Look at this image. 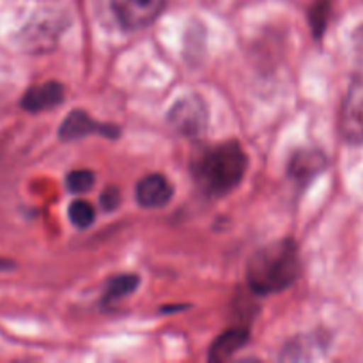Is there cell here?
Returning a JSON list of instances; mask_svg holds the SVG:
<instances>
[{"instance_id":"3957f363","label":"cell","mask_w":363,"mask_h":363,"mask_svg":"<svg viewBox=\"0 0 363 363\" xmlns=\"http://www.w3.org/2000/svg\"><path fill=\"white\" fill-rule=\"evenodd\" d=\"M167 121L183 137L197 138L208 128V106L201 96H186L174 103Z\"/></svg>"},{"instance_id":"5bb4252c","label":"cell","mask_w":363,"mask_h":363,"mask_svg":"<svg viewBox=\"0 0 363 363\" xmlns=\"http://www.w3.org/2000/svg\"><path fill=\"white\" fill-rule=\"evenodd\" d=\"M67 216H69L71 223L78 229H87L94 223L96 220V209L92 208L91 202L87 201H74L69 204L67 209Z\"/></svg>"},{"instance_id":"7c38bea8","label":"cell","mask_w":363,"mask_h":363,"mask_svg":"<svg viewBox=\"0 0 363 363\" xmlns=\"http://www.w3.org/2000/svg\"><path fill=\"white\" fill-rule=\"evenodd\" d=\"M140 279L137 275H117L108 280L105 287V294H103L101 305L103 307H110L116 301L123 300V298L130 296L137 291Z\"/></svg>"},{"instance_id":"8992f818","label":"cell","mask_w":363,"mask_h":363,"mask_svg":"<svg viewBox=\"0 0 363 363\" xmlns=\"http://www.w3.org/2000/svg\"><path fill=\"white\" fill-rule=\"evenodd\" d=\"M91 133H99L106 138H117L121 133V128L113 126V124L98 123V121L92 119L84 110H73V112H69V116L62 121V124L59 128V137L64 142L84 138Z\"/></svg>"},{"instance_id":"5b68a950","label":"cell","mask_w":363,"mask_h":363,"mask_svg":"<svg viewBox=\"0 0 363 363\" xmlns=\"http://www.w3.org/2000/svg\"><path fill=\"white\" fill-rule=\"evenodd\" d=\"M117 21L128 30H142L158 20L167 0H110Z\"/></svg>"},{"instance_id":"e0dca14e","label":"cell","mask_w":363,"mask_h":363,"mask_svg":"<svg viewBox=\"0 0 363 363\" xmlns=\"http://www.w3.org/2000/svg\"><path fill=\"white\" fill-rule=\"evenodd\" d=\"M357 50H358V55L363 59V27L358 30V34H357Z\"/></svg>"},{"instance_id":"9a60e30c","label":"cell","mask_w":363,"mask_h":363,"mask_svg":"<svg viewBox=\"0 0 363 363\" xmlns=\"http://www.w3.org/2000/svg\"><path fill=\"white\" fill-rule=\"evenodd\" d=\"M96 183L94 172L87 169L73 170V172L67 174L66 177V186L71 194H87Z\"/></svg>"},{"instance_id":"7a4b0ae2","label":"cell","mask_w":363,"mask_h":363,"mask_svg":"<svg viewBox=\"0 0 363 363\" xmlns=\"http://www.w3.org/2000/svg\"><path fill=\"white\" fill-rule=\"evenodd\" d=\"M300 250L293 240H280L259 248L247 264L248 287L259 296L282 293L300 277Z\"/></svg>"},{"instance_id":"30bf717a","label":"cell","mask_w":363,"mask_h":363,"mask_svg":"<svg viewBox=\"0 0 363 363\" xmlns=\"http://www.w3.org/2000/svg\"><path fill=\"white\" fill-rule=\"evenodd\" d=\"M59 20L57 16H38L25 27L23 41L32 50H45L53 45L59 35Z\"/></svg>"},{"instance_id":"277c9868","label":"cell","mask_w":363,"mask_h":363,"mask_svg":"<svg viewBox=\"0 0 363 363\" xmlns=\"http://www.w3.org/2000/svg\"><path fill=\"white\" fill-rule=\"evenodd\" d=\"M339 130L350 144H363V74L354 77L344 96Z\"/></svg>"},{"instance_id":"ba28073f","label":"cell","mask_w":363,"mask_h":363,"mask_svg":"<svg viewBox=\"0 0 363 363\" xmlns=\"http://www.w3.org/2000/svg\"><path fill=\"white\" fill-rule=\"evenodd\" d=\"M64 85L59 82H45L28 89L21 98V108L30 113L46 112L64 101Z\"/></svg>"},{"instance_id":"52a82bcc","label":"cell","mask_w":363,"mask_h":363,"mask_svg":"<svg viewBox=\"0 0 363 363\" xmlns=\"http://www.w3.org/2000/svg\"><path fill=\"white\" fill-rule=\"evenodd\" d=\"M174 188L162 174H149L137 183L135 197L145 209H160L172 201Z\"/></svg>"},{"instance_id":"4fadbf2b","label":"cell","mask_w":363,"mask_h":363,"mask_svg":"<svg viewBox=\"0 0 363 363\" xmlns=\"http://www.w3.org/2000/svg\"><path fill=\"white\" fill-rule=\"evenodd\" d=\"M330 14H332V0H318L308 11V21L315 39H321L326 32Z\"/></svg>"},{"instance_id":"6da1fadb","label":"cell","mask_w":363,"mask_h":363,"mask_svg":"<svg viewBox=\"0 0 363 363\" xmlns=\"http://www.w3.org/2000/svg\"><path fill=\"white\" fill-rule=\"evenodd\" d=\"M248 156L236 140L209 145L195 155L191 174L197 186L209 197H223L243 181Z\"/></svg>"},{"instance_id":"2e32d148","label":"cell","mask_w":363,"mask_h":363,"mask_svg":"<svg viewBox=\"0 0 363 363\" xmlns=\"http://www.w3.org/2000/svg\"><path fill=\"white\" fill-rule=\"evenodd\" d=\"M99 202H101V208L105 209V211H113V209H117V206L121 204L119 188H116V186L105 188L101 194V199H99Z\"/></svg>"},{"instance_id":"8fae6325","label":"cell","mask_w":363,"mask_h":363,"mask_svg":"<svg viewBox=\"0 0 363 363\" xmlns=\"http://www.w3.org/2000/svg\"><path fill=\"white\" fill-rule=\"evenodd\" d=\"M250 340V332L247 328H233L223 332L209 347V360L225 362L236 354L245 344Z\"/></svg>"},{"instance_id":"9c48e42d","label":"cell","mask_w":363,"mask_h":363,"mask_svg":"<svg viewBox=\"0 0 363 363\" xmlns=\"http://www.w3.org/2000/svg\"><path fill=\"white\" fill-rule=\"evenodd\" d=\"M326 169V156L315 149H301L294 152L289 162V176L296 183H308L312 177Z\"/></svg>"}]
</instances>
